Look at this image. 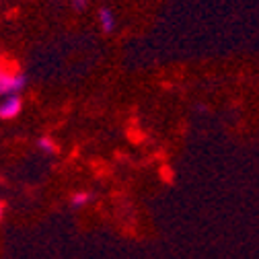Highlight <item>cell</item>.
<instances>
[{
  "mask_svg": "<svg viewBox=\"0 0 259 259\" xmlns=\"http://www.w3.org/2000/svg\"><path fill=\"white\" fill-rule=\"evenodd\" d=\"M25 76L21 72H3L0 74V93L5 97H11V95H17L25 89Z\"/></svg>",
  "mask_w": 259,
  "mask_h": 259,
  "instance_id": "cell-1",
  "label": "cell"
},
{
  "mask_svg": "<svg viewBox=\"0 0 259 259\" xmlns=\"http://www.w3.org/2000/svg\"><path fill=\"white\" fill-rule=\"evenodd\" d=\"M19 113H21V99H19V95L5 97L3 105H0V117H3V119H13Z\"/></svg>",
  "mask_w": 259,
  "mask_h": 259,
  "instance_id": "cell-2",
  "label": "cell"
},
{
  "mask_svg": "<svg viewBox=\"0 0 259 259\" xmlns=\"http://www.w3.org/2000/svg\"><path fill=\"white\" fill-rule=\"evenodd\" d=\"M91 202V193L89 191H76L72 193V198H70V206L72 208H82Z\"/></svg>",
  "mask_w": 259,
  "mask_h": 259,
  "instance_id": "cell-3",
  "label": "cell"
},
{
  "mask_svg": "<svg viewBox=\"0 0 259 259\" xmlns=\"http://www.w3.org/2000/svg\"><path fill=\"white\" fill-rule=\"evenodd\" d=\"M37 148H39L41 152H48V154H54V152H56V144H54V140L48 138V136H41V138L37 140Z\"/></svg>",
  "mask_w": 259,
  "mask_h": 259,
  "instance_id": "cell-4",
  "label": "cell"
},
{
  "mask_svg": "<svg viewBox=\"0 0 259 259\" xmlns=\"http://www.w3.org/2000/svg\"><path fill=\"white\" fill-rule=\"evenodd\" d=\"M113 25H115L113 15H111L107 9H103V11H101V27H103L105 31H111V29H113Z\"/></svg>",
  "mask_w": 259,
  "mask_h": 259,
  "instance_id": "cell-5",
  "label": "cell"
},
{
  "mask_svg": "<svg viewBox=\"0 0 259 259\" xmlns=\"http://www.w3.org/2000/svg\"><path fill=\"white\" fill-rule=\"evenodd\" d=\"M84 3H87V0H74V7L82 9V7H84Z\"/></svg>",
  "mask_w": 259,
  "mask_h": 259,
  "instance_id": "cell-6",
  "label": "cell"
}]
</instances>
